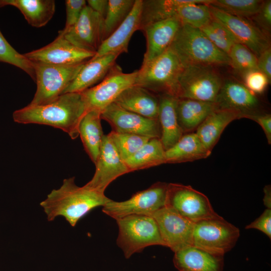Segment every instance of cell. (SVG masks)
Wrapping results in <instances>:
<instances>
[{
    "label": "cell",
    "instance_id": "obj_2",
    "mask_svg": "<svg viewBox=\"0 0 271 271\" xmlns=\"http://www.w3.org/2000/svg\"><path fill=\"white\" fill-rule=\"evenodd\" d=\"M111 199L104 193L78 186L75 177L65 179L61 186L53 190L40 205L49 221L58 216L64 217L74 227L82 218L98 206H103Z\"/></svg>",
    "mask_w": 271,
    "mask_h": 271
},
{
    "label": "cell",
    "instance_id": "obj_19",
    "mask_svg": "<svg viewBox=\"0 0 271 271\" xmlns=\"http://www.w3.org/2000/svg\"><path fill=\"white\" fill-rule=\"evenodd\" d=\"M182 23L176 16L158 21L144 27L147 48L142 64L158 57L170 46Z\"/></svg>",
    "mask_w": 271,
    "mask_h": 271
},
{
    "label": "cell",
    "instance_id": "obj_1",
    "mask_svg": "<svg viewBox=\"0 0 271 271\" xmlns=\"http://www.w3.org/2000/svg\"><path fill=\"white\" fill-rule=\"evenodd\" d=\"M87 112L81 93H63L54 101L39 105L27 106L15 110V122L51 126L67 133L72 140L79 136L78 128Z\"/></svg>",
    "mask_w": 271,
    "mask_h": 271
},
{
    "label": "cell",
    "instance_id": "obj_32",
    "mask_svg": "<svg viewBox=\"0 0 271 271\" xmlns=\"http://www.w3.org/2000/svg\"><path fill=\"white\" fill-rule=\"evenodd\" d=\"M187 1L143 0L140 30L154 22L176 16L177 7Z\"/></svg>",
    "mask_w": 271,
    "mask_h": 271
},
{
    "label": "cell",
    "instance_id": "obj_44",
    "mask_svg": "<svg viewBox=\"0 0 271 271\" xmlns=\"http://www.w3.org/2000/svg\"><path fill=\"white\" fill-rule=\"evenodd\" d=\"M257 69L265 74L269 81L271 80V48L264 50L257 57Z\"/></svg>",
    "mask_w": 271,
    "mask_h": 271
},
{
    "label": "cell",
    "instance_id": "obj_27",
    "mask_svg": "<svg viewBox=\"0 0 271 271\" xmlns=\"http://www.w3.org/2000/svg\"><path fill=\"white\" fill-rule=\"evenodd\" d=\"M211 153L204 146L196 132L184 133L174 146L166 151V163L192 162L205 159Z\"/></svg>",
    "mask_w": 271,
    "mask_h": 271
},
{
    "label": "cell",
    "instance_id": "obj_25",
    "mask_svg": "<svg viewBox=\"0 0 271 271\" xmlns=\"http://www.w3.org/2000/svg\"><path fill=\"white\" fill-rule=\"evenodd\" d=\"M216 110L214 102L178 98L177 116L183 134L196 130L206 117Z\"/></svg>",
    "mask_w": 271,
    "mask_h": 271
},
{
    "label": "cell",
    "instance_id": "obj_8",
    "mask_svg": "<svg viewBox=\"0 0 271 271\" xmlns=\"http://www.w3.org/2000/svg\"><path fill=\"white\" fill-rule=\"evenodd\" d=\"M239 234L237 227L218 215L194 224L193 245L224 256L234 246Z\"/></svg>",
    "mask_w": 271,
    "mask_h": 271
},
{
    "label": "cell",
    "instance_id": "obj_22",
    "mask_svg": "<svg viewBox=\"0 0 271 271\" xmlns=\"http://www.w3.org/2000/svg\"><path fill=\"white\" fill-rule=\"evenodd\" d=\"M173 263L179 271H222L223 256L211 253L194 245L174 252Z\"/></svg>",
    "mask_w": 271,
    "mask_h": 271
},
{
    "label": "cell",
    "instance_id": "obj_3",
    "mask_svg": "<svg viewBox=\"0 0 271 271\" xmlns=\"http://www.w3.org/2000/svg\"><path fill=\"white\" fill-rule=\"evenodd\" d=\"M170 48L184 66L230 65L228 56L217 48L200 29L182 24Z\"/></svg>",
    "mask_w": 271,
    "mask_h": 271
},
{
    "label": "cell",
    "instance_id": "obj_13",
    "mask_svg": "<svg viewBox=\"0 0 271 271\" xmlns=\"http://www.w3.org/2000/svg\"><path fill=\"white\" fill-rule=\"evenodd\" d=\"M209 6L212 17L225 26L238 43L248 48L257 57L270 47L269 35L247 18L233 16Z\"/></svg>",
    "mask_w": 271,
    "mask_h": 271
},
{
    "label": "cell",
    "instance_id": "obj_23",
    "mask_svg": "<svg viewBox=\"0 0 271 271\" xmlns=\"http://www.w3.org/2000/svg\"><path fill=\"white\" fill-rule=\"evenodd\" d=\"M114 102L126 110L143 116L158 119V95L139 85H133L124 90Z\"/></svg>",
    "mask_w": 271,
    "mask_h": 271
},
{
    "label": "cell",
    "instance_id": "obj_4",
    "mask_svg": "<svg viewBox=\"0 0 271 271\" xmlns=\"http://www.w3.org/2000/svg\"><path fill=\"white\" fill-rule=\"evenodd\" d=\"M183 67L177 55L169 47L158 57L142 65L135 85L158 95L168 94L177 97L178 81Z\"/></svg>",
    "mask_w": 271,
    "mask_h": 271
},
{
    "label": "cell",
    "instance_id": "obj_38",
    "mask_svg": "<svg viewBox=\"0 0 271 271\" xmlns=\"http://www.w3.org/2000/svg\"><path fill=\"white\" fill-rule=\"evenodd\" d=\"M228 56L230 59V66L241 74L248 71L257 69L256 56L248 48L241 43H235Z\"/></svg>",
    "mask_w": 271,
    "mask_h": 271
},
{
    "label": "cell",
    "instance_id": "obj_21",
    "mask_svg": "<svg viewBox=\"0 0 271 271\" xmlns=\"http://www.w3.org/2000/svg\"><path fill=\"white\" fill-rule=\"evenodd\" d=\"M119 55L115 53L108 54L93 57L86 62L64 93H81L99 83L116 64V60Z\"/></svg>",
    "mask_w": 271,
    "mask_h": 271
},
{
    "label": "cell",
    "instance_id": "obj_33",
    "mask_svg": "<svg viewBox=\"0 0 271 271\" xmlns=\"http://www.w3.org/2000/svg\"><path fill=\"white\" fill-rule=\"evenodd\" d=\"M134 3L135 0H108V9L103 23L102 42L125 20Z\"/></svg>",
    "mask_w": 271,
    "mask_h": 271
},
{
    "label": "cell",
    "instance_id": "obj_17",
    "mask_svg": "<svg viewBox=\"0 0 271 271\" xmlns=\"http://www.w3.org/2000/svg\"><path fill=\"white\" fill-rule=\"evenodd\" d=\"M31 62L57 65H70L85 62L95 53L82 50L63 36L58 35L51 43L24 54Z\"/></svg>",
    "mask_w": 271,
    "mask_h": 271
},
{
    "label": "cell",
    "instance_id": "obj_36",
    "mask_svg": "<svg viewBox=\"0 0 271 271\" xmlns=\"http://www.w3.org/2000/svg\"><path fill=\"white\" fill-rule=\"evenodd\" d=\"M108 134L120 157L124 161L132 156L152 139L143 136L119 133L113 130Z\"/></svg>",
    "mask_w": 271,
    "mask_h": 271
},
{
    "label": "cell",
    "instance_id": "obj_42",
    "mask_svg": "<svg viewBox=\"0 0 271 271\" xmlns=\"http://www.w3.org/2000/svg\"><path fill=\"white\" fill-rule=\"evenodd\" d=\"M245 229H258L271 238V209H266L261 215L245 227Z\"/></svg>",
    "mask_w": 271,
    "mask_h": 271
},
{
    "label": "cell",
    "instance_id": "obj_26",
    "mask_svg": "<svg viewBox=\"0 0 271 271\" xmlns=\"http://www.w3.org/2000/svg\"><path fill=\"white\" fill-rule=\"evenodd\" d=\"M241 118L240 114L234 110H216L199 125L196 133L206 149L211 152L226 127L232 121Z\"/></svg>",
    "mask_w": 271,
    "mask_h": 271
},
{
    "label": "cell",
    "instance_id": "obj_6",
    "mask_svg": "<svg viewBox=\"0 0 271 271\" xmlns=\"http://www.w3.org/2000/svg\"><path fill=\"white\" fill-rule=\"evenodd\" d=\"M85 62L70 65L32 62L37 89L29 104L43 105L55 100L64 93Z\"/></svg>",
    "mask_w": 271,
    "mask_h": 271
},
{
    "label": "cell",
    "instance_id": "obj_9",
    "mask_svg": "<svg viewBox=\"0 0 271 271\" xmlns=\"http://www.w3.org/2000/svg\"><path fill=\"white\" fill-rule=\"evenodd\" d=\"M168 183L158 182L123 201L111 200L102 208L104 213L115 220L130 215H151L166 207Z\"/></svg>",
    "mask_w": 271,
    "mask_h": 271
},
{
    "label": "cell",
    "instance_id": "obj_18",
    "mask_svg": "<svg viewBox=\"0 0 271 271\" xmlns=\"http://www.w3.org/2000/svg\"><path fill=\"white\" fill-rule=\"evenodd\" d=\"M214 103L217 109L237 111L241 118L266 112L260 109V102L256 94L243 83L232 79L223 80Z\"/></svg>",
    "mask_w": 271,
    "mask_h": 271
},
{
    "label": "cell",
    "instance_id": "obj_5",
    "mask_svg": "<svg viewBox=\"0 0 271 271\" xmlns=\"http://www.w3.org/2000/svg\"><path fill=\"white\" fill-rule=\"evenodd\" d=\"M115 220L118 227L116 243L126 258L149 246H165L157 223L152 216L130 215Z\"/></svg>",
    "mask_w": 271,
    "mask_h": 271
},
{
    "label": "cell",
    "instance_id": "obj_30",
    "mask_svg": "<svg viewBox=\"0 0 271 271\" xmlns=\"http://www.w3.org/2000/svg\"><path fill=\"white\" fill-rule=\"evenodd\" d=\"M165 152L160 139L152 138L124 163L129 172L149 168L165 164Z\"/></svg>",
    "mask_w": 271,
    "mask_h": 271
},
{
    "label": "cell",
    "instance_id": "obj_37",
    "mask_svg": "<svg viewBox=\"0 0 271 271\" xmlns=\"http://www.w3.org/2000/svg\"><path fill=\"white\" fill-rule=\"evenodd\" d=\"M0 62L7 63L23 70L35 82L32 62L24 54L18 52L6 40L0 31Z\"/></svg>",
    "mask_w": 271,
    "mask_h": 271
},
{
    "label": "cell",
    "instance_id": "obj_14",
    "mask_svg": "<svg viewBox=\"0 0 271 271\" xmlns=\"http://www.w3.org/2000/svg\"><path fill=\"white\" fill-rule=\"evenodd\" d=\"M95 166V170L93 177L84 186L103 193L112 181L129 172L109 134L103 136Z\"/></svg>",
    "mask_w": 271,
    "mask_h": 271
},
{
    "label": "cell",
    "instance_id": "obj_40",
    "mask_svg": "<svg viewBox=\"0 0 271 271\" xmlns=\"http://www.w3.org/2000/svg\"><path fill=\"white\" fill-rule=\"evenodd\" d=\"M84 0H66L65 1L66 19L64 28L59 32L63 33L73 26L78 21L81 13L86 6Z\"/></svg>",
    "mask_w": 271,
    "mask_h": 271
},
{
    "label": "cell",
    "instance_id": "obj_10",
    "mask_svg": "<svg viewBox=\"0 0 271 271\" xmlns=\"http://www.w3.org/2000/svg\"><path fill=\"white\" fill-rule=\"evenodd\" d=\"M138 73V70L124 73L115 64L101 81L81 93L87 112L96 110L101 113L124 90L136 84Z\"/></svg>",
    "mask_w": 271,
    "mask_h": 271
},
{
    "label": "cell",
    "instance_id": "obj_35",
    "mask_svg": "<svg viewBox=\"0 0 271 271\" xmlns=\"http://www.w3.org/2000/svg\"><path fill=\"white\" fill-rule=\"evenodd\" d=\"M200 29L217 48L227 55L233 45L237 42L225 26L213 18Z\"/></svg>",
    "mask_w": 271,
    "mask_h": 271
},
{
    "label": "cell",
    "instance_id": "obj_31",
    "mask_svg": "<svg viewBox=\"0 0 271 271\" xmlns=\"http://www.w3.org/2000/svg\"><path fill=\"white\" fill-rule=\"evenodd\" d=\"M211 0H187L179 5L176 16L182 24L201 29L212 19L209 4Z\"/></svg>",
    "mask_w": 271,
    "mask_h": 271
},
{
    "label": "cell",
    "instance_id": "obj_11",
    "mask_svg": "<svg viewBox=\"0 0 271 271\" xmlns=\"http://www.w3.org/2000/svg\"><path fill=\"white\" fill-rule=\"evenodd\" d=\"M166 207L194 223L218 215L205 195L177 183H168Z\"/></svg>",
    "mask_w": 271,
    "mask_h": 271
},
{
    "label": "cell",
    "instance_id": "obj_20",
    "mask_svg": "<svg viewBox=\"0 0 271 271\" xmlns=\"http://www.w3.org/2000/svg\"><path fill=\"white\" fill-rule=\"evenodd\" d=\"M143 0H135L133 8L121 24L101 44L93 58L128 52L129 42L133 34L140 30ZM93 58V57H92Z\"/></svg>",
    "mask_w": 271,
    "mask_h": 271
},
{
    "label": "cell",
    "instance_id": "obj_41",
    "mask_svg": "<svg viewBox=\"0 0 271 271\" xmlns=\"http://www.w3.org/2000/svg\"><path fill=\"white\" fill-rule=\"evenodd\" d=\"M250 19L257 27L269 35L271 28V1H263L258 11Z\"/></svg>",
    "mask_w": 271,
    "mask_h": 271
},
{
    "label": "cell",
    "instance_id": "obj_15",
    "mask_svg": "<svg viewBox=\"0 0 271 271\" xmlns=\"http://www.w3.org/2000/svg\"><path fill=\"white\" fill-rule=\"evenodd\" d=\"M150 216L157 223L165 246L175 252L193 245L195 223L167 207Z\"/></svg>",
    "mask_w": 271,
    "mask_h": 271
},
{
    "label": "cell",
    "instance_id": "obj_16",
    "mask_svg": "<svg viewBox=\"0 0 271 271\" xmlns=\"http://www.w3.org/2000/svg\"><path fill=\"white\" fill-rule=\"evenodd\" d=\"M103 23L100 16L86 5L77 22L58 35L82 50L96 54L102 43Z\"/></svg>",
    "mask_w": 271,
    "mask_h": 271
},
{
    "label": "cell",
    "instance_id": "obj_43",
    "mask_svg": "<svg viewBox=\"0 0 271 271\" xmlns=\"http://www.w3.org/2000/svg\"><path fill=\"white\" fill-rule=\"evenodd\" d=\"M246 118L257 122L262 128L268 144H271V115L269 113L263 112L249 115Z\"/></svg>",
    "mask_w": 271,
    "mask_h": 271
},
{
    "label": "cell",
    "instance_id": "obj_39",
    "mask_svg": "<svg viewBox=\"0 0 271 271\" xmlns=\"http://www.w3.org/2000/svg\"><path fill=\"white\" fill-rule=\"evenodd\" d=\"M242 75L244 85L256 95L262 93L270 82L266 75L258 69L248 71Z\"/></svg>",
    "mask_w": 271,
    "mask_h": 271
},
{
    "label": "cell",
    "instance_id": "obj_29",
    "mask_svg": "<svg viewBox=\"0 0 271 271\" xmlns=\"http://www.w3.org/2000/svg\"><path fill=\"white\" fill-rule=\"evenodd\" d=\"M12 6L20 10L31 26L40 28L52 18L55 11L53 0H0V7Z\"/></svg>",
    "mask_w": 271,
    "mask_h": 271
},
{
    "label": "cell",
    "instance_id": "obj_34",
    "mask_svg": "<svg viewBox=\"0 0 271 271\" xmlns=\"http://www.w3.org/2000/svg\"><path fill=\"white\" fill-rule=\"evenodd\" d=\"M263 1L211 0L208 4L230 15L251 18L259 10Z\"/></svg>",
    "mask_w": 271,
    "mask_h": 271
},
{
    "label": "cell",
    "instance_id": "obj_24",
    "mask_svg": "<svg viewBox=\"0 0 271 271\" xmlns=\"http://www.w3.org/2000/svg\"><path fill=\"white\" fill-rule=\"evenodd\" d=\"M159 107L158 119L161 127L160 141L165 151L174 146L183 133L178 123L176 105L177 97L159 95Z\"/></svg>",
    "mask_w": 271,
    "mask_h": 271
},
{
    "label": "cell",
    "instance_id": "obj_12",
    "mask_svg": "<svg viewBox=\"0 0 271 271\" xmlns=\"http://www.w3.org/2000/svg\"><path fill=\"white\" fill-rule=\"evenodd\" d=\"M113 131L135 134L150 138L160 139L161 131L158 119H151L128 111L113 102L101 113Z\"/></svg>",
    "mask_w": 271,
    "mask_h": 271
},
{
    "label": "cell",
    "instance_id": "obj_45",
    "mask_svg": "<svg viewBox=\"0 0 271 271\" xmlns=\"http://www.w3.org/2000/svg\"><path fill=\"white\" fill-rule=\"evenodd\" d=\"M87 3V5L104 21L108 9V0H88Z\"/></svg>",
    "mask_w": 271,
    "mask_h": 271
},
{
    "label": "cell",
    "instance_id": "obj_28",
    "mask_svg": "<svg viewBox=\"0 0 271 271\" xmlns=\"http://www.w3.org/2000/svg\"><path fill=\"white\" fill-rule=\"evenodd\" d=\"M101 119V112L89 110L82 117L78 128L79 136L85 151L94 164L98 157L104 136Z\"/></svg>",
    "mask_w": 271,
    "mask_h": 271
},
{
    "label": "cell",
    "instance_id": "obj_46",
    "mask_svg": "<svg viewBox=\"0 0 271 271\" xmlns=\"http://www.w3.org/2000/svg\"><path fill=\"white\" fill-rule=\"evenodd\" d=\"M264 193L263 199L264 205L267 208L271 209V188L270 185H266L263 188Z\"/></svg>",
    "mask_w": 271,
    "mask_h": 271
},
{
    "label": "cell",
    "instance_id": "obj_7",
    "mask_svg": "<svg viewBox=\"0 0 271 271\" xmlns=\"http://www.w3.org/2000/svg\"><path fill=\"white\" fill-rule=\"evenodd\" d=\"M223 81L213 66H184L178 78L177 97L214 102Z\"/></svg>",
    "mask_w": 271,
    "mask_h": 271
}]
</instances>
